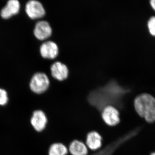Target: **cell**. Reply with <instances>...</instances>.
<instances>
[{"label": "cell", "mask_w": 155, "mask_h": 155, "mask_svg": "<svg viewBox=\"0 0 155 155\" xmlns=\"http://www.w3.org/2000/svg\"><path fill=\"white\" fill-rule=\"evenodd\" d=\"M20 4L17 0H10L8 1L6 6L1 10L0 15L3 19H10L14 15L19 13Z\"/></svg>", "instance_id": "obj_7"}, {"label": "cell", "mask_w": 155, "mask_h": 155, "mask_svg": "<svg viewBox=\"0 0 155 155\" xmlns=\"http://www.w3.org/2000/svg\"><path fill=\"white\" fill-rule=\"evenodd\" d=\"M48 78L45 74L38 72L32 76L29 83L31 90L37 94H41L47 90L49 86Z\"/></svg>", "instance_id": "obj_2"}, {"label": "cell", "mask_w": 155, "mask_h": 155, "mask_svg": "<svg viewBox=\"0 0 155 155\" xmlns=\"http://www.w3.org/2000/svg\"><path fill=\"white\" fill-rule=\"evenodd\" d=\"M52 31L51 27L48 22L45 21H41L35 25L34 34L39 40H45L51 36Z\"/></svg>", "instance_id": "obj_6"}, {"label": "cell", "mask_w": 155, "mask_h": 155, "mask_svg": "<svg viewBox=\"0 0 155 155\" xmlns=\"http://www.w3.org/2000/svg\"><path fill=\"white\" fill-rule=\"evenodd\" d=\"M151 155H155V152L152 153Z\"/></svg>", "instance_id": "obj_16"}, {"label": "cell", "mask_w": 155, "mask_h": 155, "mask_svg": "<svg viewBox=\"0 0 155 155\" xmlns=\"http://www.w3.org/2000/svg\"><path fill=\"white\" fill-rule=\"evenodd\" d=\"M69 151L72 155H87L88 153L86 145L78 140L72 142L69 145Z\"/></svg>", "instance_id": "obj_11"}, {"label": "cell", "mask_w": 155, "mask_h": 155, "mask_svg": "<svg viewBox=\"0 0 155 155\" xmlns=\"http://www.w3.org/2000/svg\"><path fill=\"white\" fill-rule=\"evenodd\" d=\"M134 108L140 117L150 123L155 121V98L148 93H143L136 97Z\"/></svg>", "instance_id": "obj_1"}, {"label": "cell", "mask_w": 155, "mask_h": 155, "mask_svg": "<svg viewBox=\"0 0 155 155\" xmlns=\"http://www.w3.org/2000/svg\"><path fill=\"white\" fill-rule=\"evenodd\" d=\"M51 72L53 77L59 81L65 80L68 77L69 70L65 64L56 62L51 67Z\"/></svg>", "instance_id": "obj_9"}, {"label": "cell", "mask_w": 155, "mask_h": 155, "mask_svg": "<svg viewBox=\"0 0 155 155\" xmlns=\"http://www.w3.org/2000/svg\"><path fill=\"white\" fill-rule=\"evenodd\" d=\"M47 123V117L43 111L37 110L33 112L31 124L36 131L41 132L44 130Z\"/></svg>", "instance_id": "obj_5"}, {"label": "cell", "mask_w": 155, "mask_h": 155, "mask_svg": "<svg viewBox=\"0 0 155 155\" xmlns=\"http://www.w3.org/2000/svg\"><path fill=\"white\" fill-rule=\"evenodd\" d=\"M68 152L67 147L61 143H54L49 149V155H67Z\"/></svg>", "instance_id": "obj_12"}, {"label": "cell", "mask_w": 155, "mask_h": 155, "mask_svg": "<svg viewBox=\"0 0 155 155\" xmlns=\"http://www.w3.org/2000/svg\"><path fill=\"white\" fill-rule=\"evenodd\" d=\"M8 93L3 89L0 88V106H4L8 104Z\"/></svg>", "instance_id": "obj_14"}, {"label": "cell", "mask_w": 155, "mask_h": 155, "mask_svg": "<svg viewBox=\"0 0 155 155\" xmlns=\"http://www.w3.org/2000/svg\"><path fill=\"white\" fill-rule=\"evenodd\" d=\"M40 52L43 58L52 59L58 55L59 49L55 43L52 41H48L45 42L41 46Z\"/></svg>", "instance_id": "obj_8"}, {"label": "cell", "mask_w": 155, "mask_h": 155, "mask_svg": "<svg viewBox=\"0 0 155 155\" xmlns=\"http://www.w3.org/2000/svg\"><path fill=\"white\" fill-rule=\"evenodd\" d=\"M102 118L105 123L110 126H115L120 122L119 111L113 106H107L104 108Z\"/></svg>", "instance_id": "obj_4"}, {"label": "cell", "mask_w": 155, "mask_h": 155, "mask_svg": "<svg viewBox=\"0 0 155 155\" xmlns=\"http://www.w3.org/2000/svg\"><path fill=\"white\" fill-rule=\"evenodd\" d=\"M150 5L151 8L155 12V0H151V1H150Z\"/></svg>", "instance_id": "obj_15"}, {"label": "cell", "mask_w": 155, "mask_h": 155, "mask_svg": "<svg viewBox=\"0 0 155 155\" xmlns=\"http://www.w3.org/2000/svg\"><path fill=\"white\" fill-rule=\"evenodd\" d=\"M25 11L28 17L32 19H40L45 14V11L41 3L35 0H31L26 3Z\"/></svg>", "instance_id": "obj_3"}, {"label": "cell", "mask_w": 155, "mask_h": 155, "mask_svg": "<svg viewBox=\"0 0 155 155\" xmlns=\"http://www.w3.org/2000/svg\"><path fill=\"white\" fill-rule=\"evenodd\" d=\"M147 28L152 36L155 37V16H151L148 19Z\"/></svg>", "instance_id": "obj_13"}, {"label": "cell", "mask_w": 155, "mask_h": 155, "mask_svg": "<svg viewBox=\"0 0 155 155\" xmlns=\"http://www.w3.org/2000/svg\"><path fill=\"white\" fill-rule=\"evenodd\" d=\"M86 143L87 147L92 150H96L102 146V138L97 131H91L87 135Z\"/></svg>", "instance_id": "obj_10"}]
</instances>
